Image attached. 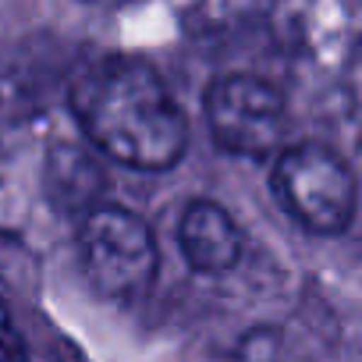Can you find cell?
Masks as SVG:
<instances>
[{"label":"cell","instance_id":"obj_4","mask_svg":"<svg viewBox=\"0 0 362 362\" xmlns=\"http://www.w3.org/2000/svg\"><path fill=\"white\" fill-rule=\"evenodd\" d=\"M203 117L214 142L231 156H277L288 124L284 93L249 71H228L210 82L203 96Z\"/></svg>","mask_w":362,"mask_h":362},{"label":"cell","instance_id":"obj_1","mask_svg":"<svg viewBox=\"0 0 362 362\" xmlns=\"http://www.w3.org/2000/svg\"><path fill=\"white\" fill-rule=\"evenodd\" d=\"M71 117L96 156L142 174H163L189 149V121L163 75L128 54H110L78 71L68 89Z\"/></svg>","mask_w":362,"mask_h":362},{"label":"cell","instance_id":"obj_6","mask_svg":"<svg viewBox=\"0 0 362 362\" xmlns=\"http://www.w3.org/2000/svg\"><path fill=\"white\" fill-rule=\"evenodd\" d=\"M242 231L235 217L214 199H192L177 224V249L196 274L217 277L238 267L242 259Z\"/></svg>","mask_w":362,"mask_h":362},{"label":"cell","instance_id":"obj_3","mask_svg":"<svg viewBox=\"0 0 362 362\" xmlns=\"http://www.w3.org/2000/svg\"><path fill=\"white\" fill-rule=\"evenodd\" d=\"M78 259L89 284L103 298L135 302L142 298L160 270V249L149 224L117 203H100L78 217Z\"/></svg>","mask_w":362,"mask_h":362},{"label":"cell","instance_id":"obj_8","mask_svg":"<svg viewBox=\"0 0 362 362\" xmlns=\"http://www.w3.org/2000/svg\"><path fill=\"white\" fill-rule=\"evenodd\" d=\"M0 362H29L25 337H22V330L4 302H0Z\"/></svg>","mask_w":362,"mask_h":362},{"label":"cell","instance_id":"obj_7","mask_svg":"<svg viewBox=\"0 0 362 362\" xmlns=\"http://www.w3.org/2000/svg\"><path fill=\"white\" fill-rule=\"evenodd\" d=\"M295 18H298V29H295V33H298L302 47H305L316 61H327V64H334V61L348 50V43H351V36H355V29H351V11H348V8H337V4L298 8Z\"/></svg>","mask_w":362,"mask_h":362},{"label":"cell","instance_id":"obj_5","mask_svg":"<svg viewBox=\"0 0 362 362\" xmlns=\"http://www.w3.org/2000/svg\"><path fill=\"white\" fill-rule=\"evenodd\" d=\"M43 189H47V203L68 217H86L89 210H96L100 203H107V174L100 156L82 146V142H68L57 139L47 149V163H43Z\"/></svg>","mask_w":362,"mask_h":362},{"label":"cell","instance_id":"obj_2","mask_svg":"<svg viewBox=\"0 0 362 362\" xmlns=\"http://www.w3.org/2000/svg\"><path fill=\"white\" fill-rule=\"evenodd\" d=\"M270 185L281 206L313 235H344L355 221V174L348 160L323 142L281 146L274 156Z\"/></svg>","mask_w":362,"mask_h":362}]
</instances>
